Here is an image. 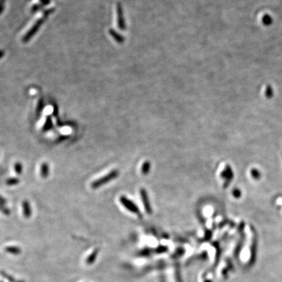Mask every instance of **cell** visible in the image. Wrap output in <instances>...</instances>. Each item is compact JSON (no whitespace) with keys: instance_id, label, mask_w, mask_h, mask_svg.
Listing matches in <instances>:
<instances>
[{"instance_id":"6da1fadb","label":"cell","mask_w":282,"mask_h":282,"mask_svg":"<svg viewBox=\"0 0 282 282\" xmlns=\"http://www.w3.org/2000/svg\"><path fill=\"white\" fill-rule=\"evenodd\" d=\"M54 11V7H48L41 10L37 12L36 16L28 25L26 29H24L22 35V41L24 43H27L35 34L37 31H38L41 24H43V22H45V20L48 18V15L51 14Z\"/></svg>"},{"instance_id":"7a4b0ae2","label":"cell","mask_w":282,"mask_h":282,"mask_svg":"<svg viewBox=\"0 0 282 282\" xmlns=\"http://www.w3.org/2000/svg\"><path fill=\"white\" fill-rule=\"evenodd\" d=\"M119 175V171L116 169L112 170L107 174H106L105 176L100 178L92 183L91 187L92 189H97V188L101 187L102 186L107 184L109 181L116 179Z\"/></svg>"},{"instance_id":"3957f363","label":"cell","mask_w":282,"mask_h":282,"mask_svg":"<svg viewBox=\"0 0 282 282\" xmlns=\"http://www.w3.org/2000/svg\"><path fill=\"white\" fill-rule=\"evenodd\" d=\"M120 202L123 205V207L125 208H126L130 212L138 216L139 217H142V213L140 211L139 206H138L133 201H132V200L129 199L127 197L123 195L121 196L120 197Z\"/></svg>"},{"instance_id":"277c9868","label":"cell","mask_w":282,"mask_h":282,"mask_svg":"<svg viewBox=\"0 0 282 282\" xmlns=\"http://www.w3.org/2000/svg\"><path fill=\"white\" fill-rule=\"evenodd\" d=\"M140 195H141V200L143 203L144 208H145L146 212L149 215L152 214L153 212V210H152L151 204H150L146 190L145 189H144V188H141V189L140 190Z\"/></svg>"},{"instance_id":"5b68a950","label":"cell","mask_w":282,"mask_h":282,"mask_svg":"<svg viewBox=\"0 0 282 282\" xmlns=\"http://www.w3.org/2000/svg\"><path fill=\"white\" fill-rule=\"evenodd\" d=\"M222 177L225 180V184L224 186L226 187L227 184L229 183V181H231V179L233 178V171H232L231 167L229 165H227L226 167L225 168L224 170L222 171L221 174Z\"/></svg>"},{"instance_id":"8992f818","label":"cell","mask_w":282,"mask_h":282,"mask_svg":"<svg viewBox=\"0 0 282 282\" xmlns=\"http://www.w3.org/2000/svg\"><path fill=\"white\" fill-rule=\"evenodd\" d=\"M50 3V0H33V2L31 5V11H37L43 6L47 5Z\"/></svg>"},{"instance_id":"52a82bcc","label":"cell","mask_w":282,"mask_h":282,"mask_svg":"<svg viewBox=\"0 0 282 282\" xmlns=\"http://www.w3.org/2000/svg\"><path fill=\"white\" fill-rule=\"evenodd\" d=\"M22 209H23V214L25 217L29 218L31 216V206L29 203L28 200H24L22 202Z\"/></svg>"},{"instance_id":"ba28073f","label":"cell","mask_w":282,"mask_h":282,"mask_svg":"<svg viewBox=\"0 0 282 282\" xmlns=\"http://www.w3.org/2000/svg\"><path fill=\"white\" fill-rule=\"evenodd\" d=\"M40 172H41V176L44 178H46L48 177L49 172H50V168H49V165L48 163H43L41 164Z\"/></svg>"},{"instance_id":"9c48e42d","label":"cell","mask_w":282,"mask_h":282,"mask_svg":"<svg viewBox=\"0 0 282 282\" xmlns=\"http://www.w3.org/2000/svg\"><path fill=\"white\" fill-rule=\"evenodd\" d=\"M99 253V249H96L93 251V252L87 257V258L86 259V263L87 265H92L93 263L95 262L97 255Z\"/></svg>"},{"instance_id":"30bf717a","label":"cell","mask_w":282,"mask_h":282,"mask_svg":"<svg viewBox=\"0 0 282 282\" xmlns=\"http://www.w3.org/2000/svg\"><path fill=\"white\" fill-rule=\"evenodd\" d=\"M5 250L7 253L12 255H19L20 253H21L22 252L21 249L17 246H7L5 248Z\"/></svg>"},{"instance_id":"8fae6325","label":"cell","mask_w":282,"mask_h":282,"mask_svg":"<svg viewBox=\"0 0 282 282\" xmlns=\"http://www.w3.org/2000/svg\"><path fill=\"white\" fill-rule=\"evenodd\" d=\"M150 168H151V163H150L149 161H146L142 165V174L143 175H147L150 171Z\"/></svg>"},{"instance_id":"7c38bea8","label":"cell","mask_w":282,"mask_h":282,"mask_svg":"<svg viewBox=\"0 0 282 282\" xmlns=\"http://www.w3.org/2000/svg\"><path fill=\"white\" fill-rule=\"evenodd\" d=\"M52 127V121L51 120V117H47V120L45 121V124H44L43 126V130L44 131H47L50 129H51Z\"/></svg>"},{"instance_id":"4fadbf2b","label":"cell","mask_w":282,"mask_h":282,"mask_svg":"<svg viewBox=\"0 0 282 282\" xmlns=\"http://www.w3.org/2000/svg\"><path fill=\"white\" fill-rule=\"evenodd\" d=\"M14 170L17 174H18V175L21 174L22 173V171H23L22 165L19 162L16 163L14 165Z\"/></svg>"},{"instance_id":"5bb4252c","label":"cell","mask_w":282,"mask_h":282,"mask_svg":"<svg viewBox=\"0 0 282 282\" xmlns=\"http://www.w3.org/2000/svg\"><path fill=\"white\" fill-rule=\"evenodd\" d=\"M19 180L16 178H10L6 180V184L8 186H15L19 183Z\"/></svg>"},{"instance_id":"9a60e30c","label":"cell","mask_w":282,"mask_h":282,"mask_svg":"<svg viewBox=\"0 0 282 282\" xmlns=\"http://www.w3.org/2000/svg\"><path fill=\"white\" fill-rule=\"evenodd\" d=\"M1 274L3 275V276L5 278L7 279L10 282H24L23 281H16V280H15L13 277L11 276V275H10L9 274H8L7 273H6V272H5L3 271L1 272Z\"/></svg>"},{"instance_id":"2e32d148","label":"cell","mask_w":282,"mask_h":282,"mask_svg":"<svg viewBox=\"0 0 282 282\" xmlns=\"http://www.w3.org/2000/svg\"><path fill=\"white\" fill-rule=\"evenodd\" d=\"M43 99H39L38 103H37V112L38 114H39L40 112L43 110Z\"/></svg>"},{"instance_id":"e0dca14e","label":"cell","mask_w":282,"mask_h":282,"mask_svg":"<svg viewBox=\"0 0 282 282\" xmlns=\"http://www.w3.org/2000/svg\"><path fill=\"white\" fill-rule=\"evenodd\" d=\"M0 210H1L5 215L8 216L10 214V210L8 208H5L4 205H0Z\"/></svg>"},{"instance_id":"ac0fdd59","label":"cell","mask_w":282,"mask_h":282,"mask_svg":"<svg viewBox=\"0 0 282 282\" xmlns=\"http://www.w3.org/2000/svg\"><path fill=\"white\" fill-rule=\"evenodd\" d=\"M5 0H0V14L2 13L4 8Z\"/></svg>"},{"instance_id":"d6986e66","label":"cell","mask_w":282,"mask_h":282,"mask_svg":"<svg viewBox=\"0 0 282 282\" xmlns=\"http://www.w3.org/2000/svg\"><path fill=\"white\" fill-rule=\"evenodd\" d=\"M233 195L236 197H239L240 195V191L239 190H235L233 192Z\"/></svg>"},{"instance_id":"ffe728a7","label":"cell","mask_w":282,"mask_h":282,"mask_svg":"<svg viewBox=\"0 0 282 282\" xmlns=\"http://www.w3.org/2000/svg\"><path fill=\"white\" fill-rule=\"evenodd\" d=\"M203 282H212V281L211 280V279L206 278V275H204V277L203 278Z\"/></svg>"},{"instance_id":"44dd1931","label":"cell","mask_w":282,"mask_h":282,"mask_svg":"<svg viewBox=\"0 0 282 282\" xmlns=\"http://www.w3.org/2000/svg\"><path fill=\"white\" fill-rule=\"evenodd\" d=\"M5 203H6V200L3 197L0 196V205H5Z\"/></svg>"},{"instance_id":"7402d4cb","label":"cell","mask_w":282,"mask_h":282,"mask_svg":"<svg viewBox=\"0 0 282 282\" xmlns=\"http://www.w3.org/2000/svg\"><path fill=\"white\" fill-rule=\"evenodd\" d=\"M3 56V51L0 49V58H1Z\"/></svg>"},{"instance_id":"603a6c76","label":"cell","mask_w":282,"mask_h":282,"mask_svg":"<svg viewBox=\"0 0 282 282\" xmlns=\"http://www.w3.org/2000/svg\"><path fill=\"white\" fill-rule=\"evenodd\" d=\"M0 282H3V281H0Z\"/></svg>"}]
</instances>
